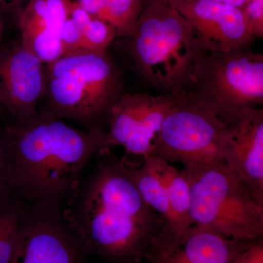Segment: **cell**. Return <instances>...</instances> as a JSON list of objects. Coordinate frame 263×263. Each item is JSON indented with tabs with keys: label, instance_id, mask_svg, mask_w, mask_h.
<instances>
[{
	"label": "cell",
	"instance_id": "obj_10",
	"mask_svg": "<svg viewBox=\"0 0 263 263\" xmlns=\"http://www.w3.org/2000/svg\"><path fill=\"white\" fill-rule=\"evenodd\" d=\"M221 160L263 204V110L246 108L226 121Z\"/></svg>",
	"mask_w": 263,
	"mask_h": 263
},
{
	"label": "cell",
	"instance_id": "obj_8",
	"mask_svg": "<svg viewBox=\"0 0 263 263\" xmlns=\"http://www.w3.org/2000/svg\"><path fill=\"white\" fill-rule=\"evenodd\" d=\"M180 98L125 91L109 112L103 132V151L109 146H121L129 155L143 160L148 158L164 119Z\"/></svg>",
	"mask_w": 263,
	"mask_h": 263
},
{
	"label": "cell",
	"instance_id": "obj_18",
	"mask_svg": "<svg viewBox=\"0 0 263 263\" xmlns=\"http://www.w3.org/2000/svg\"><path fill=\"white\" fill-rule=\"evenodd\" d=\"M141 0H105L96 18L113 27L119 36L129 35L141 15Z\"/></svg>",
	"mask_w": 263,
	"mask_h": 263
},
{
	"label": "cell",
	"instance_id": "obj_12",
	"mask_svg": "<svg viewBox=\"0 0 263 263\" xmlns=\"http://www.w3.org/2000/svg\"><path fill=\"white\" fill-rule=\"evenodd\" d=\"M46 93V64L22 45L0 52V105L23 122L37 113Z\"/></svg>",
	"mask_w": 263,
	"mask_h": 263
},
{
	"label": "cell",
	"instance_id": "obj_11",
	"mask_svg": "<svg viewBox=\"0 0 263 263\" xmlns=\"http://www.w3.org/2000/svg\"><path fill=\"white\" fill-rule=\"evenodd\" d=\"M206 51L251 47L252 35L241 8L214 0H168Z\"/></svg>",
	"mask_w": 263,
	"mask_h": 263
},
{
	"label": "cell",
	"instance_id": "obj_15",
	"mask_svg": "<svg viewBox=\"0 0 263 263\" xmlns=\"http://www.w3.org/2000/svg\"><path fill=\"white\" fill-rule=\"evenodd\" d=\"M167 191L171 222L164 230L179 235L192 226L190 219V189L183 171L156 157H149Z\"/></svg>",
	"mask_w": 263,
	"mask_h": 263
},
{
	"label": "cell",
	"instance_id": "obj_24",
	"mask_svg": "<svg viewBox=\"0 0 263 263\" xmlns=\"http://www.w3.org/2000/svg\"><path fill=\"white\" fill-rule=\"evenodd\" d=\"M69 17L76 24L82 35L85 29L94 16L86 11L76 0H72L69 10Z\"/></svg>",
	"mask_w": 263,
	"mask_h": 263
},
{
	"label": "cell",
	"instance_id": "obj_21",
	"mask_svg": "<svg viewBox=\"0 0 263 263\" xmlns=\"http://www.w3.org/2000/svg\"><path fill=\"white\" fill-rule=\"evenodd\" d=\"M61 43L62 56L82 51V35L69 15L62 27Z\"/></svg>",
	"mask_w": 263,
	"mask_h": 263
},
{
	"label": "cell",
	"instance_id": "obj_2",
	"mask_svg": "<svg viewBox=\"0 0 263 263\" xmlns=\"http://www.w3.org/2000/svg\"><path fill=\"white\" fill-rule=\"evenodd\" d=\"M13 195L25 203L65 205L103 139L41 111L0 132Z\"/></svg>",
	"mask_w": 263,
	"mask_h": 263
},
{
	"label": "cell",
	"instance_id": "obj_27",
	"mask_svg": "<svg viewBox=\"0 0 263 263\" xmlns=\"http://www.w3.org/2000/svg\"><path fill=\"white\" fill-rule=\"evenodd\" d=\"M214 1L219 2V3H224V4L242 8L248 3L249 0H214Z\"/></svg>",
	"mask_w": 263,
	"mask_h": 263
},
{
	"label": "cell",
	"instance_id": "obj_29",
	"mask_svg": "<svg viewBox=\"0 0 263 263\" xmlns=\"http://www.w3.org/2000/svg\"><path fill=\"white\" fill-rule=\"evenodd\" d=\"M143 6L148 3H156V2H168V0H141Z\"/></svg>",
	"mask_w": 263,
	"mask_h": 263
},
{
	"label": "cell",
	"instance_id": "obj_13",
	"mask_svg": "<svg viewBox=\"0 0 263 263\" xmlns=\"http://www.w3.org/2000/svg\"><path fill=\"white\" fill-rule=\"evenodd\" d=\"M251 243L229 239L197 224L179 235L164 228L143 263H234Z\"/></svg>",
	"mask_w": 263,
	"mask_h": 263
},
{
	"label": "cell",
	"instance_id": "obj_14",
	"mask_svg": "<svg viewBox=\"0 0 263 263\" xmlns=\"http://www.w3.org/2000/svg\"><path fill=\"white\" fill-rule=\"evenodd\" d=\"M72 0H29L21 11L18 25L23 47L44 64L63 55L61 33Z\"/></svg>",
	"mask_w": 263,
	"mask_h": 263
},
{
	"label": "cell",
	"instance_id": "obj_16",
	"mask_svg": "<svg viewBox=\"0 0 263 263\" xmlns=\"http://www.w3.org/2000/svg\"><path fill=\"white\" fill-rule=\"evenodd\" d=\"M129 173L138 193L150 208L163 219L165 227L171 222V212L167 191L160 174L156 171L149 157L143 160L141 165L129 164Z\"/></svg>",
	"mask_w": 263,
	"mask_h": 263
},
{
	"label": "cell",
	"instance_id": "obj_3",
	"mask_svg": "<svg viewBox=\"0 0 263 263\" xmlns=\"http://www.w3.org/2000/svg\"><path fill=\"white\" fill-rule=\"evenodd\" d=\"M127 39L135 72L147 88L183 97L205 53L193 29L169 2L148 3Z\"/></svg>",
	"mask_w": 263,
	"mask_h": 263
},
{
	"label": "cell",
	"instance_id": "obj_9",
	"mask_svg": "<svg viewBox=\"0 0 263 263\" xmlns=\"http://www.w3.org/2000/svg\"><path fill=\"white\" fill-rule=\"evenodd\" d=\"M84 253L62 207L26 203L10 263H85Z\"/></svg>",
	"mask_w": 263,
	"mask_h": 263
},
{
	"label": "cell",
	"instance_id": "obj_7",
	"mask_svg": "<svg viewBox=\"0 0 263 263\" xmlns=\"http://www.w3.org/2000/svg\"><path fill=\"white\" fill-rule=\"evenodd\" d=\"M224 124L226 121L181 98L164 119L152 156L183 166L222 162Z\"/></svg>",
	"mask_w": 263,
	"mask_h": 263
},
{
	"label": "cell",
	"instance_id": "obj_23",
	"mask_svg": "<svg viewBox=\"0 0 263 263\" xmlns=\"http://www.w3.org/2000/svg\"><path fill=\"white\" fill-rule=\"evenodd\" d=\"M234 263H263V238L252 242L238 256Z\"/></svg>",
	"mask_w": 263,
	"mask_h": 263
},
{
	"label": "cell",
	"instance_id": "obj_25",
	"mask_svg": "<svg viewBox=\"0 0 263 263\" xmlns=\"http://www.w3.org/2000/svg\"><path fill=\"white\" fill-rule=\"evenodd\" d=\"M90 15L97 17L103 8L105 0H76Z\"/></svg>",
	"mask_w": 263,
	"mask_h": 263
},
{
	"label": "cell",
	"instance_id": "obj_20",
	"mask_svg": "<svg viewBox=\"0 0 263 263\" xmlns=\"http://www.w3.org/2000/svg\"><path fill=\"white\" fill-rule=\"evenodd\" d=\"M252 35L263 37V0H249L241 8Z\"/></svg>",
	"mask_w": 263,
	"mask_h": 263
},
{
	"label": "cell",
	"instance_id": "obj_5",
	"mask_svg": "<svg viewBox=\"0 0 263 263\" xmlns=\"http://www.w3.org/2000/svg\"><path fill=\"white\" fill-rule=\"evenodd\" d=\"M183 171L190 185L192 226L243 243L263 238V204L224 162L183 166Z\"/></svg>",
	"mask_w": 263,
	"mask_h": 263
},
{
	"label": "cell",
	"instance_id": "obj_28",
	"mask_svg": "<svg viewBox=\"0 0 263 263\" xmlns=\"http://www.w3.org/2000/svg\"><path fill=\"white\" fill-rule=\"evenodd\" d=\"M5 30V23L3 20V15L0 13V41H1L2 37L3 36V33Z\"/></svg>",
	"mask_w": 263,
	"mask_h": 263
},
{
	"label": "cell",
	"instance_id": "obj_22",
	"mask_svg": "<svg viewBox=\"0 0 263 263\" xmlns=\"http://www.w3.org/2000/svg\"><path fill=\"white\" fill-rule=\"evenodd\" d=\"M11 196H14L10 186L8 162L5 155L4 145L0 134V201Z\"/></svg>",
	"mask_w": 263,
	"mask_h": 263
},
{
	"label": "cell",
	"instance_id": "obj_4",
	"mask_svg": "<svg viewBox=\"0 0 263 263\" xmlns=\"http://www.w3.org/2000/svg\"><path fill=\"white\" fill-rule=\"evenodd\" d=\"M122 72L108 53L80 51L46 65V109L103 138L114 104L125 91Z\"/></svg>",
	"mask_w": 263,
	"mask_h": 263
},
{
	"label": "cell",
	"instance_id": "obj_6",
	"mask_svg": "<svg viewBox=\"0 0 263 263\" xmlns=\"http://www.w3.org/2000/svg\"><path fill=\"white\" fill-rule=\"evenodd\" d=\"M183 98L222 120L263 103V54L251 47L205 51Z\"/></svg>",
	"mask_w": 263,
	"mask_h": 263
},
{
	"label": "cell",
	"instance_id": "obj_1",
	"mask_svg": "<svg viewBox=\"0 0 263 263\" xmlns=\"http://www.w3.org/2000/svg\"><path fill=\"white\" fill-rule=\"evenodd\" d=\"M64 214L85 252L105 263H143L165 227L137 190L124 160L105 158L81 181Z\"/></svg>",
	"mask_w": 263,
	"mask_h": 263
},
{
	"label": "cell",
	"instance_id": "obj_26",
	"mask_svg": "<svg viewBox=\"0 0 263 263\" xmlns=\"http://www.w3.org/2000/svg\"><path fill=\"white\" fill-rule=\"evenodd\" d=\"M24 1L25 0H0V13L3 15L17 9Z\"/></svg>",
	"mask_w": 263,
	"mask_h": 263
},
{
	"label": "cell",
	"instance_id": "obj_19",
	"mask_svg": "<svg viewBox=\"0 0 263 263\" xmlns=\"http://www.w3.org/2000/svg\"><path fill=\"white\" fill-rule=\"evenodd\" d=\"M117 37L113 27L93 17L82 34V51L105 53Z\"/></svg>",
	"mask_w": 263,
	"mask_h": 263
},
{
	"label": "cell",
	"instance_id": "obj_17",
	"mask_svg": "<svg viewBox=\"0 0 263 263\" xmlns=\"http://www.w3.org/2000/svg\"><path fill=\"white\" fill-rule=\"evenodd\" d=\"M25 206L15 196L0 201V263L11 262Z\"/></svg>",
	"mask_w": 263,
	"mask_h": 263
}]
</instances>
